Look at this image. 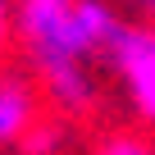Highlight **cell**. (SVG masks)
Masks as SVG:
<instances>
[{"label":"cell","mask_w":155,"mask_h":155,"mask_svg":"<svg viewBox=\"0 0 155 155\" xmlns=\"http://www.w3.org/2000/svg\"><path fill=\"white\" fill-rule=\"evenodd\" d=\"M123 5H128V9L146 23V28H155V0H123Z\"/></svg>","instance_id":"5"},{"label":"cell","mask_w":155,"mask_h":155,"mask_svg":"<svg viewBox=\"0 0 155 155\" xmlns=\"http://www.w3.org/2000/svg\"><path fill=\"white\" fill-rule=\"evenodd\" d=\"M14 28L59 114H87L101 96L91 59H105L123 18L110 0H18Z\"/></svg>","instance_id":"1"},{"label":"cell","mask_w":155,"mask_h":155,"mask_svg":"<svg viewBox=\"0 0 155 155\" xmlns=\"http://www.w3.org/2000/svg\"><path fill=\"white\" fill-rule=\"evenodd\" d=\"M9 23V0H0V28Z\"/></svg>","instance_id":"6"},{"label":"cell","mask_w":155,"mask_h":155,"mask_svg":"<svg viewBox=\"0 0 155 155\" xmlns=\"http://www.w3.org/2000/svg\"><path fill=\"white\" fill-rule=\"evenodd\" d=\"M96 155H155V146H146L141 137H110Z\"/></svg>","instance_id":"4"},{"label":"cell","mask_w":155,"mask_h":155,"mask_svg":"<svg viewBox=\"0 0 155 155\" xmlns=\"http://www.w3.org/2000/svg\"><path fill=\"white\" fill-rule=\"evenodd\" d=\"M105 64H110V73L123 82L128 105H132L146 123H155V28H146V23H123L119 37H114L110 50H105Z\"/></svg>","instance_id":"2"},{"label":"cell","mask_w":155,"mask_h":155,"mask_svg":"<svg viewBox=\"0 0 155 155\" xmlns=\"http://www.w3.org/2000/svg\"><path fill=\"white\" fill-rule=\"evenodd\" d=\"M5 32H9V28H0V41H5Z\"/></svg>","instance_id":"7"},{"label":"cell","mask_w":155,"mask_h":155,"mask_svg":"<svg viewBox=\"0 0 155 155\" xmlns=\"http://www.w3.org/2000/svg\"><path fill=\"white\" fill-rule=\"evenodd\" d=\"M37 123V91L23 78H0V146H14Z\"/></svg>","instance_id":"3"}]
</instances>
